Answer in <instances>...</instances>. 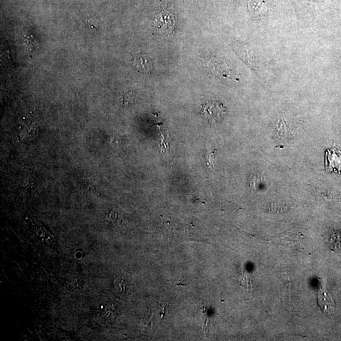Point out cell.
<instances>
[{"mask_svg":"<svg viewBox=\"0 0 341 341\" xmlns=\"http://www.w3.org/2000/svg\"><path fill=\"white\" fill-rule=\"evenodd\" d=\"M226 109L218 101H207L201 107V115L206 122L210 124L218 123L224 117Z\"/></svg>","mask_w":341,"mask_h":341,"instance_id":"cell-1","label":"cell"},{"mask_svg":"<svg viewBox=\"0 0 341 341\" xmlns=\"http://www.w3.org/2000/svg\"><path fill=\"white\" fill-rule=\"evenodd\" d=\"M326 172L332 174H341V149L334 147L327 149L324 155Z\"/></svg>","mask_w":341,"mask_h":341,"instance_id":"cell-2","label":"cell"},{"mask_svg":"<svg viewBox=\"0 0 341 341\" xmlns=\"http://www.w3.org/2000/svg\"><path fill=\"white\" fill-rule=\"evenodd\" d=\"M318 303L325 314L330 315L334 312V300L327 290L322 288L319 290L318 292Z\"/></svg>","mask_w":341,"mask_h":341,"instance_id":"cell-3","label":"cell"},{"mask_svg":"<svg viewBox=\"0 0 341 341\" xmlns=\"http://www.w3.org/2000/svg\"><path fill=\"white\" fill-rule=\"evenodd\" d=\"M132 65L139 72L144 74H149L153 70L151 59L145 54H138L136 56L133 60Z\"/></svg>","mask_w":341,"mask_h":341,"instance_id":"cell-4","label":"cell"},{"mask_svg":"<svg viewBox=\"0 0 341 341\" xmlns=\"http://www.w3.org/2000/svg\"><path fill=\"white\" fill-rule=\"evenodd\" d=\"M114 287L120 294H124L129 290L130 284L129 280L125 276H120L117 277L114 281Z\"/></svg>","mask_w":341,"mask_h":341,"instance_id":"cell-5","label":"cell"},{"mask_svg":"<svg viewBox=\"0 0 341 341\" xmlns=\"http://www.w3.org/2000/svg\"><path fill=\"white\" fill-rule=\"evenodd\" d=\"M330 248L335 252H341V234L335 233L330 241Z\"/></svg>","mask_w":341,"mask_h":341,"instance_id":"cell-6","label":"cell"},{"mask_svg":"<svg viewBox=\"0 0 341 341\" xmlns=\"http://www.w3.org/2000/svg\"><path fill=\"white\" fill-rule=\"evenodd\" d=\"M264 4L261 0H250L249 3L250 8H251L253 11L254 10H256V11L257 10L258 12L261 10V12H263V10L264 9V8L263 7Z\"/></svg>","mask_w":341,"mask_h":341,"instance_id":"cell-7","label":"cell"},{"mask_svg":"<svg viewBox=\"0 0 341 341\" xmlns=\"http://www.w3.org/2000/svg\"><path fill=\"white\" fill-rule=\"evenodd\" d=\"M135 97L130 92L126 93L123 97V104H129V103L134 102Z\"/></svg>","mask_w":341,"mask_h":341,"instance_id":"cell-8","label":"cell"}]
</instances>
